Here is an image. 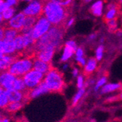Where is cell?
<instances>
[{"label": "cell", "mask_w": 122, "mask_h": 122, "mask_svg": "<svg viewBox=\"0 0 122 122\" xmlns=\"http://www.w3.org/2000/svg\"><path fill=\"white\" fill-rule=\"evenodd\" d=\"M73 22H74V18H70L67 23V26H70L73 24Z\"/></svg>", "instance_id": "obj_41"}, {"label": "cell", "mask_w": 122, "mask_h": 122, "mask_svg": "<svg viewBox=\"0 0 122 122\" xmlns=\"http://www.w3.org/2000/svg\"><path fill=\"white\" fill-rule=\"evenodd\" d=\"M5 54L4 53V41L3 40H0V55Z\"/></svg>", "instance_id": "obj_36"}, {"label": "cell", "mask_w": 122, "mask_h": 122, "mask_svg": "<svg viewBox=\"0 0 122 122\" xmlns=\"http://www.w3.org/2000/svg\"><path fill=\"white\" fill-rule=\"evenodd\" d=\"M49 91L48 89L47 86L44 83L43 81H42L39 85L35 86V88H31L30 90H28L26 92V97L29 99H34L36 98L42 94H44L46 93H48Z\"/></svg>", "instance_id": "obj_11"}, {"label": "cell", "mask_w": 122, "mask_h": 122, "mask_svg": "<svg viewBox=\"0 0 122 122\" xmlns=\"http://www.w3.org/2000/svg\"><path fill=\"white\" fill-rule=\"evenodd\" d=\"M19 34V31L13 29V28H10L7 26H5V35H4V39L5 40H14L17 35Z\"/></svg>", "instance_id": "obj_19"}, {"label": "cell", "mask_w": 122, "mask_h": 122, "mask_svg": "<svg viewBox=\"0 0 122 122\" xmlns=\"http://www.w3.org/2000/svg\"><path fill=\"white\" fill-rule=\"evenodd\" d=\"M117 20H118V18L111 19V20H107V22H105V24L108 26V29H109L110 31L114 32L116 30V28H117Z\"/></svg>", "instance_id": "obj_27"}, {"label": "cell", "mask_w": 122, "mask_h": 122, "mask_svg": "<svg viewBox=\"0 0 122 122\" xmlns=\"http://www.w3.org/2000/svg\"><path fill=\"white\" fill-rule=\"evenodd\" d=\"M118 2L121 5H122V0H118Z\"/></svg>", "instance_id": "obj_48"}, {"label": "cell", "mask_w": 122, "mask_h": 122, "mask_svg": "<svg viewBox=\"0 0 122 122\" xmlns=\"http://www.w3.org/2000/svg\"><path fill=\"white\" fill-rule=\"evenodd\" d=\"M92 122H94V121H92Z\"/></svg>", "instance_id": "obj_56"}, {"label": "cell", "mask_w": 122, "mask_h": 122, "mask_svg": "<svg viewBox=\"0 0 122 122\" xmlns=\"http://www.w3.org/2000/svg\"><path fill=\"white\" fill-rule=\"evenodd\" d=\"M23 102H9L5 109L8 112L14 113L19 110L22 107H23Z\"/></svg>", "instance_id": "obj_22"}, {"label": "cell", "mask_w": 122, "mask_h": 122, "mask_svg": "<svg viewBox=\"0 0 122 122\" xmlns=\"http://www.w3.org/2000/svg\"><path fill=\"white\" fill-rule=\"evenodd\" d=\"M75 51H76V50L75 48H73L72 46L68 45V44L65 43V47H64V53L62 54V56L61 58V61H65L66 60H68L72 56V54Z\"/></svg>", "instance_id": "obj_18"}, {"label": "cell", "mask_w": 122, "mask_h": 122, "mask_svg": "<svg viewBox=\"0 0 122 122\" xmlns=\"http://www.w3.org/2000/svg\"><path fill=\"white\" fill-rule=\"evenodd\" d=\"M4 41V53L7 55H14L16 53V48L15 46L14 40H5Z\"/></svg>", "instance_id": "obj_16"}, {"label": "cell", "mask_w": 122, "mask_h": 122, "mask_svg": "<svg viewBox=\"0 0 122 122\" xmlns=\"http://www.w3.org/2000/svg\"><path fill=\"white\" fill-rule=\"evenodd\" d=\"M0 122H10L9 119L5 117H2L0 116Z\"/></svg>", "instance_id": "obj_40"}, {"label": "cell", "mask_w": 122, "mask_h": 122, "mask_svg": "<svg viewBox=\"0 0 122 122\" xmlns=\"http://www.w3.org/2000/svg\"><path fill=\"white\" fill-rule=\"evenodd\" d=\"M25 18H26V15H24L23 12L19 13L16 15H14L9 20H7V25L5 26L15 29L20 31L24 26Z\"/></svg>", "instance_id": "obj_10"}, {"label": "cell", "mask_w": 122, "mask_h": 122, "mask_svg": "<svg viewBox=\"0 0 122 122\" xmlns=\"http://www.w3.org/2000/svg\"><path fill=\"white\" fill-rule=\"evenodd\" d=\"M96 65H97V61L96 59L94 58H91L89 60H88L87 64L85 66V69H84V75H90L95 69L96 67Z\"/></svg>", "instance_id": "obj_21"}, {"label": "cell", "mask_w": 122, "mask_h": 122, "mask_svg": "<svg viewBox=\"0 0 122 122\" xmlns=\"http://www.w3.org/2000/svg\"><path fill=\"white\" fill-rule=\"evenodd\" d=\"M94 37H95V35H91V37H90V39H93Z\"/></svg>", "instance_id": "obj_47"}, {"label": "cell", "mask_w": 122, "mask_h": 122, "mask_svg": "<svg viewBox=\"0 0 122 122\" xmlns=\"http://www.w3.org/2000/svg\"><path fill=\"white\" fill-rule=\"evenodd\" d=\"M38 17H34V16H26L24 26L22 29H31L34 25L35 24L36 21L37 20Z\"/></svg>", "instance_id": "obj_23"}, {"label": "cell", "mask_w": 122, "mask_h": 122, "mask_svg": "<svg viewBox=\"0 0 122 122\" xmlns=\"http://www.w3.org/2000/svg\"><path fill=\"white\" fill-rule=\"evenodd\" d=\"M16 55H0V70L2 71L7 70L10 64L17 58Z\"/></svg>", "instance_id": "obj_14"}, {"label": "cell", "mask_w": 122, "mask_h": 122, "mask_svg": "<svg viewBox=\"0 0 122 122\" xmlns=\"http://www.w3.org/2000/svg\"><path fill=\"white\" fill-rule=\"evenodd\" d=\"M84 92H85V88H80V90L77 92V94H75V96L74 97V98H73V102H72V105L75 106L77 103V102L79 101V99L82 97V96L83 95V94H84Z\"/></svg>", "instance_id": "obj_29"}, {"label": "cell", "mask_w": 122, "mask_h": 122, "mask_svg": "<svg viewBox=\"0 0 122 122\" xmlns=\"http://www.w3.org/2000/svg\"><path fill=\"white\" fill-rule=\"evenodd\" d=\"M14 42L16 48V52H18L19 55L23 53H24L26 52V46H25L24 37L20 32L17 35V37L14 39Z\"/></svg>", "instance_id": "obj_15"}, {"label": "cell", "mask_w": 122, "mask_h": 122, "mask_svg": "<svg viewBox=\"0 0 122 122\" xmlns=\"http://www.w3.org/2000/svg\"><path fill=\"white\" fill-rule=\"evenodd\" d=\"M64 33V26H51L47 33L35 41L34 52L47 46H53L57 48L61 44Z\"/></svg>", "instance_id": "obj_2"}, {"label": "cell", "mask_w": 122, "mask_h": 122, "mask_svg": "<svg viewBox=\"0 0 122 122\" xmlns=\"http://www.w3.org/2000/svg\"><path fill=\"white\" fill-rule=\"evenodd\" d=\"M118 99H122V93L120 94V95L118 96Z\"/></svg>", "instance_id": "obj_44"}, {"label": "cell", "mask_w": 122, "mask_h": 122, "mask_svg": "<svg viewBox=\"0 0 122 122\" xmlns=\"http://www.w3.org/2000/svg\"><path fill=\"white\" fill-rule=\"evenodd\" d=\"M121 84V83H110L107 84L102 88V93H107L110 92H113L120 88Z\"/></svg>", "instance_id": "obj_24"}, {"label": "cell", "mask_w": 122, "mask_h": 122, "mask_svg": "<svg viewBox=\"0 0 122 122\" xmlns=\"http://www.w3.org/2000/svg\"><path fill=\"white\" fill-rule=\"evenodd\" d=\"M120 15L121 16V21H122V12L121 13V14H120Z\"/></svg>", "instance_id": "obj_51"}, {"label": "cell", "mask_w": 122, "mask_h": 122, "mask_svg": "<svg viewBox=\"0 0 122 122\" xmlns=\"http://www.w3.org/2000/svg\"><path fill=\"white\" fill-rule=\"evenodd\" d=\"M7 7H7V5H6L5 2L3 4H2L1 5H0V13L2 14Z\"/></svg>", "instance_id": "obj_38"}, {"label": "cell", "mask_w": 122, "mask_h": 122, "mask_svg": "<svg viewBox=\"0 0 122 122\" xmlns=\"http://www.w3.org/2000/svg\"><path fill=\"white\" fill-rule=\"evenodd\" d=\"M22 1H26V2H31V0H22Z\"/></svg>", "instance_id": "obj_50"}, {"label": "cell", "mask_w": 122, "mask_h": 122, "mask_svg": "<svg viewBox=\"0 0 122 122\" xmlns=\"http://www.w3.org/2000/svg\"><path fill=\"white\" fill-rule=\"evenodd\" d=\"M51 68H52V66L50 62L43 61L35 57L33 58L32 69H34L44 75H46Z\"/></svg>", "instance_id": "obj_13"}, {"label": "cell", "mask_w": 122, "mask_h": 122, "mask_svg": "<svg viewBox=\"0 0 122 122\" xmlns=\"http://www.w3.org/2000/svg\"><path fill=\"white\" fill-rule=\"evenodd\" d=\"M67 68V65H64V69H66Z\"/></svg>", "instance_id": "obj_49"}, {"label": "cell", "mask_w": 122, "mask_h": 122, "mask_svg": "<svg viewBox=\"0 0 122 122\" xmlns=\"http://www.w3.org/2000/svg\"><path fill=\"white\" fill-rule=\"evenodd\" d=\"M5 92H6V94L8 98L9 102H22L23 100H25V99H28V98L26 97V93L15 90L13 88L5 90Z\"/></svg>", "instance_id": "obj_12"}, {"label": "cell", "mask_w": 122, "mask_h": 122, "mask_svg": "<svg viewBox=\"0 0 122 122\" xmlns=\"http://www.w3.org/2000/svg\"><path fill=\"white\" fill-rule=\"evenodd\" d=\"M106 81H107V78H106V77H102V78L97 82V86H96V87H95V89L97 90V89H98V88H99V87H100V86H102V85H104V84L106 83Z\"/></svg>", "instance_id": "obj_31"}, {"label": "cell", "mask_w": 122, "mask_h": 122, "mask_svg": "<svg viewBox=\"0 0 122 122\" xmlns=\"http://www.w3.org/2000/svg\"><path fill=\"white\" fill-rule=\"evenodd\" d=\"M56 48L53 46H47L37 51L34 52V57L37 58L43 61L51 62Z\"/></svg>", "instance_id": "obj_8"}, {"label": "cell", "mask_w": 122, "mask_h": 122, "mask_svg": "<svg viewBox=\"0 0 122 122\" xmlns=\"http://www.w3.org/2000/svg\"><path fill=\"white\" fill-rule=\"evenodd\" d=\"M51 1L56 3L61 6H63L64 7L70 8V7H72L74 0H51Z\"/></svg>", "instance_id": "obj_28"}, {"label": "cell", "mask_w": 122, "mask_h": 122, "mask_svg": "<svg viewBox=\"0 0 122 122\" xmlns=\"http://www.w3.org/2000/svg\"><path fill=\"white\" fill-rule=\"evenodd\" d=\"M84 1H85V2H89L92 1V0H84Z\"/></svg>", "instance_id": "obj_46"}, {"label": "cell", "mask_w": 122, "mask_h": 122, "mask_svg": "<svg viewBox=\"0 0 122 122\" xmlns=\"http://www.w3.org/2000/svg\"><path fill=\"white\" fill-rule=\"evenodd\" d=\"M13 88L15 90L22 92L24 93H26L28 92V89L26 88V86L24 83L23 78H22V77H15V80L13 83Z\"/></svg>", "instance_id": "obj_17"}, {"label": "cell", "mask_w": 122, "mask_h": 122, "mask_svg": "<svg viewBox=\"0 0 122 122\" xmlns=\"http://www.w3.org/2000/svg\"><path fill=\"white\" fill-rule=\"evenodd\" d=\"M42 15L53 26H65L66 20L67 19L70 10L64 7L51 0H45L42 2Z\"/></svg>", "instance_id": "obj_1"}, {"label": "cell", "mask_w": 122, "mask_h": 122, "mask_svg": "<svg viewBox=\"0 0 122 122\" xmlns=\"http://www.w3.org/2000/svg\"><path fill=\"white\" fill-rule=\"evenodd\" d=\"M4 35H5V26H0V40L4 39Z\"/></svg>", "instance_id": "obj_37"}, {"label": "cell", "mask_w": 122, "mask_h": 122, "mask_svg": "<svg viewBox=\"0 0 122 122\" xmlns=\"http://www.w3.org/2000/svg\"><path fill=\"white\" fill-rule=\"evenodd\" d=\"M4 2H5L4 0H0V5H1L2 4H3Z\"/></svg>", "instance_id": "obj_45"}, {"label": "cell", "mask_w": 122, "mask_h": 122, "mask_svg": "<svg viewBox=\"0 0 122 122\" xmlns=\"http://www.w3.org/2000/svg\"><path fill=\"white\" fill-rule=\"evenodd\" d=\"M34 56H26L22 58H17L10 64L7 71L16 77H22L32 69Z\"/></svg>", "instance_id": "obj_4"}, {"label": "cell", "mask_w": 122, "mask_h": 122, "mask_svg": "<svg viewBox=\"0 0 122 122\" xmlns=\"http://www.w3.org/2000/svg\"><path fill=\"white\" fill-rule=\"evenodd\" d=\"M2 20H3V18H2V14L0 13V24L2 23Z\"/></svg>", "instance_id": "obj_43"}, {"label": "cell", "mask_w": 122, "mask_h": 122, "mask_svg": "<svg viewBox=\"0 0 122 122\" xmlns=\"http://www.w3.org/2000/svg\"><path fill=\"white\" fill-rule=\"evenodd\" d=\"M51 24L48 20V19L44 16L43 15H41L37 18V20L36 21L35 24L32 27V37L35 40L40 38L42 36H43L46 33L48 32V31L51 27Z\"/></svg>", "instance_id": "obj_5"}, {"label": "cell", "mask_w": 122, "mask_h": 122, "mask_svg": "<svg viewBox=\"0 0 122 122\" xmlns=\"http://www.w3.org/2000/svg\"><path fill=\"white\" fill-rule=\"evenodd\" d=\"M15 77L16 76L11 74L7 70L2 71L0 73V86L5 90L11 89V88H13Z\"/></svg>", "instance_id": "obj_9"}, {"label": "cell", "mask_w": 122, "mask_h": 122, "mask_svg": "<svg viewBox=\"0 0 122 122\" xmlns=\"http://www.w3.org/2000/svg\"><path fill=\"white\" fill-rule=\"evenodd\" d=\"M77 73H78V70H77V69L75 68V69L73 70V72H72L73 76H74V77H76V76L77 75Z\"/></svg>", "instance_id": "obj_42"}, {"label": "cell", "mask_w": 122, "mask_h": 122, "mask_svg": "<svg viewBox=\"0 0 122 122\" xmlns=\"http://www.w3.org/2000/svg\"><path fill=\"white\" fill-rule=\"evenodd\" d=\"M9 103L5 89L0 91V108H5Z\"/></svg>", "instance_id": "obj_25"}, {"label": "cell", "mask_w": 122, "mask_h": 122, "mask_svg": "<svg viewBox=\"0 0 122 122\" xmlns=\"http://www.w3.org/2000/svg\"><path fill=\"white\" fill-rule=\"evenodd\" d=\"M42 81L51 92H61L65 86L62 73L53 67L45 75Z\"/></svg>", "instance_id": "obj_3"}, {"label": "cell", "mask_w": 122, "mask_h": 122, "mask_svg": "<svg viewBox=\"0 0 122 122\" xmlns=\"http://www.w3.org/2000/svg\"><path fill=\"white\" fill-rule=\"evenodd\" d=\"M43 4L38 0H31L27 7L23 10V13L26 16L39 17L42 15Z\"/></svg>", "instance_id": "obj_7"}, {"label": "cell", "mask_w": 122, "mask_h": 122, "mask_svg": "<svg viewBox=\"0 0 122 122\" xmlns=\"http://www.w3.org/2000/svg\"><path fill=\"white\" fill-rule=\"evenodd\" d=\"M14 15H15V9L13 8V7H8L2 13L3 20H9Z\"/></svg>", "instance_id": "obj_26"}, {"label": "cell", "mask_w": 122, "mask_h": 122, "mask_svg": "<svg viewBox=\"0 0 122 122\" xmlns=\"http://www.w3.org/2000/svg\"><path fill=\"white\" fill-rule=\"evenodd\" d=\"M18 122H25V121H18Z\"/></svg>", "instance_id": "obj_54"}, {"label": "cell", "mask_w": 122, "mask_h": 122, "mask_svg": "<svg viewBox=\"0 0 122 122\" xmlns=\"http://www.w3.org/2000/svg\"><path fill=\"white\" fill-rule=\"evenodd\" d=\"M77 86L78 88H81L83 86V77L82 75H80V76H78V77H77Z\"/></svg>", "instance_id": "obj_32"}, {"label": "cell", "mask_w": 122, "mask_h": 122, "mask_svg": "<svg viewBox=\"0 0 122 122\" xmlns=\"http://www.w3.org/2000/svg\"><path fill=\"white\" fill-rule=\"evenodd\" d=\"M2 89H3V88H2V87L1 86H0V91H1Z\"/></svg>", "instance_id": "obj_52"}, {"label": "cell", "mask_w": 122, "mask_h": 122, "mask_svg": "<svg viewBox=\"0 0 122 122\" xmlns=\"http://www.w3.org/2000/svg\"><path fill=\"white\" fill-rule=\"evenodd\" d=\"M1 72H2V70H0V73H1Z\"/></svg>", "instance_id": "obj_55"}, {"label": "cell", "mask_w": 122, "mask_h": 122, "mask_svg": "<svg viewBox=\"0 0 122 122\" xmlns=\"http://www.w3.org/2000/svg\"><path fill=\"white\" fill-rule=\"evenodd\" d=\"M102 53H103V46H99V48L97 50L96 52V56H97V60H100L102 57Z\"/></svg>", "instance_id": "obj_30"}, {"label": "cell", "mask_w": 122, "mask_h": 122, "mask_svg": "<svg viewBox=\"0 0 122 122\" xmlns=\"http://www.w3.org/2000/svg\"><path fill=\"white\" fill-rule=\"evenodd\" d=\"M76 60H77V63H78L81 66H84L85 65L86 61H85L83 57H76Z\"/></svg>", "instance_id": "obj_35"}, {"label": "cell", "mask_w": 122, "mask_h": 122, "mask_svg": "<svg viewBox=\"0 0 122 122\" xmlns=\"http://www.w3.org/2000/svg\"><path fill=\"white\" fill-rule=\"evenodd\" d=\"M66 44H68V45H70V46H72L73 48H75V50H77V45H76V43L73 41V40H69L66 42Z\"/></svg>", "instance_id": "obj_39"}, {"label": "cell", "mask_w": 122, "mask_h": 122, "mask_svg": "<svg viewBox=\"0 0 122 122\" xmlns=\"http://www.w3.org/2000/svg\"><path fill=\"white\" fill-rule=\"evenodd\" d=\"M75 55L76 57H83V51L81 48H77L75 51Z\"/></svg>", "instance_id": "obj_34"}, {"label": "cell", "mask_w": 122, "mask_h": 122, "mask_svg": "<svg viewBox=\"0 0 122 122\" xmlns=\"http://www.w3.org/2000/svg\"><path fill=\"white\" fill-rule=\"evenodd\" d=\"M103 3L102 1H98L95 2L90 8V12L95 16L99 17L102 15Z\"/></svg>", "instance_id": "obj_20"}, {"label": "cell", "mask_w": 122, "mask_h": 122, "mask_svg": "<svg viewBox=\"0 0 122 122\" xmlns=\"http://www.w3.org/2000/svg\"><path fill=\"white\" fill-rule=\"evenodd\" d=\"M22 78L24 81L26 88L28 90H30L39 85L43 81L44 74L34 69H31L22 76Z\"/></svg>", "instance_id": "obj_6"}, {"label": "cell", "mask_w": 122, "mask_h": 122, "mask_svg": "<svg viewBox=\"0 0 122 122\" xmlns=\"http://www.w3.org/2000/svg\"><path fill=\"white\" fill-rule=\"evenodd\" d=\"M120 89H121L122 90V85L121 86V87H120Z\"/></svg>", "instance_id": "obj_53"}, {"label": "cell", "mask_w": 122, "mask_h": 122, "mask_svg": "<svg viewBox=\"0 0 122 122\" xmlns=\"http://www.w3.org/2000/svg\"><path fill=\"white\" fill-rule=\"evenodd\" d=\"M5 2L7 7H13L18 3V0H5Z\"/></svg>", "instance_id": "obj_33"}]
</instances>
